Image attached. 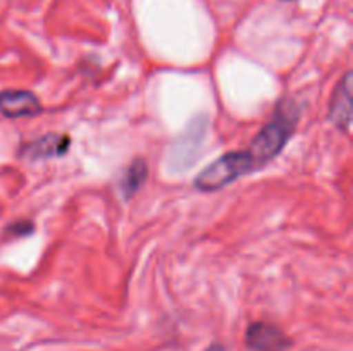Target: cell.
<instances>
[{"label":"cell","mask_w":353,"mask_h":351,"mask_svg":"<svg viewBox=\"0 0 353 351\" xmlns=\"http://www.w3.org/2000/svg\"><path fill=\"white\" fill-rule=\"evenodd\" d=\"M247 348L250 351H286L290 341L281 329L268 322H254L247 330Z\"/></svg>","instance_id":"277c9868"},{"label":"cell","mask_w":353,"mask_h":351,"mask_svg":"<svg viewBox=\"0 0 353 351\" xmlns=\"http://www.w3.org/2000/svg\"><path fill=\"white\" fill-rule=\"evenodd\" d=\"M254 171L255 165L247 150L230 151V153H224L223 157L212 162L209 167L203 169L195 178L193 184L200 191H217L230 182L236 181L241 176Z\"/></svg>","instance_id":"7a4b0ae2"},{"label":"cell","mask_w":353,"mask_h":351,"mask_svg":"<svg viewBox=\"0 0 353 351\" xmlns=\"http://www.w3.org/2000/svg\"><path fill=\"white\" fill-rule=\"evenodd\" d=\"M148 174V165L143 158H134L130 164V167L124 172L123 179L119 182L121 193H123L124 198H131L141 186L147 181Z\"/></svg>","instance_id":"52a82bcc"},{"label":"cell","mask_w":353,"mask_h":351,"mask_svg":"<svg viewBox=\"0 0 353 351\" xmlns=\"http://www.w3.org/2000/svg\"><path fill=\"white\" fill-rule=\"evenodd\" d=\"M0 114L9 119L34 117L41 114V103L28 89H3L0 92Z\"/></svg>","instance_id":"3957f363"},{"label":"cell","mask_w":353,"mask_h":351,"mask_svg":"<svg viewBox=\"0 0 353 351\" xmlns=\"http://www.w3.org/2000/svg\"><path fill=\"white\" fill-rule=\"evenodd\" d=\"M69 147H71V138L68 134H47L24 147V157L30 160L57 158L68 153Z\"/></svg>","instance_id":"8992f818"},{"label":"cell","mask_w":353,"mask_h":351,"mask_svg":"<svg viewBox=\"0 0 353 351\" xmlns=\"http://www.w3.org/2000/svg\"><path fill=\"white\" fill-rule=\"evenodd\" d=\"M330 120L338 129L348 131L352 124V72L338 83L330 103Z\"/></svg>","instance_id":"5b68a950"},{"label":"cell","mask_w":353,"mask_h":351,"mask_svg":"<svg viewBox=\"0 0 353 351\" xmlns=\"http://www.w3.org/2000/svg\"><path fill=\"white\" fill-rule=\"evenodd\" d=\"M205 351H226V348H224L223 344H212V346L207 348Z\"/></svg>","instance_id":"9c48e42d"},{"label":"cell","mask_w":353,"mask_h":351,"mask_svg":"<svg viewBox=\"0 0 353 351\" xmlns=\"http://www.w3.org/2000/svg\"><path fill=\"white\" fill-rule=\"evenodd\" d=\"M33 229L34 226L30 220H17V222L10 224V226L7 227V233L14 234V236H28V234L33 233Z\"/></svg>","instance_id":"ba28073f"},{"label":"cell","mask_w":353,"mask_h":351,"mask_svg":"<svg viewBox=\"0 0 353 351\" xmlns=\"http://www.w3.org/2000/svg\"><path fill=\"white\" fill-rule=\"evenodd\" d=\"M296 123H299V109L295 103L288 102V100L279 103L269 123L259 131L247 150L254 162L255 171L264 167L265 164L274 160L281 153L292 134L295 133Z\"/></svg>","instance_id":"6da1fadb"}]
</instances>
